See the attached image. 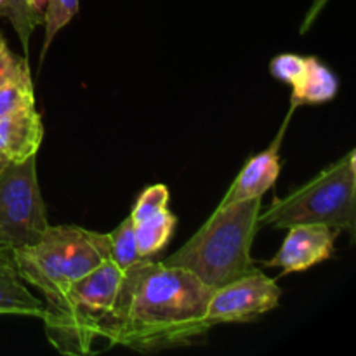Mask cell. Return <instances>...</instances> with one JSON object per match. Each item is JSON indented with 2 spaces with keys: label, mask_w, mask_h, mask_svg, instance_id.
I'll use <instances>...</instances> for the list:
<instances>
[{
  "label": "cell",
  "mask_w": 356,
  "mask_h": 356,
  "mask_svg": "<svg viewBox=\"0 0 356 356\" xmlns=\"http://www.w3.org/2000/svg\"><path fill=\"white\" fill-rule=\"evenodd\" d=\"M356 152L323 169L313 179L261 211L259 228L287 229L296 225H323L355 235Z\"/></svg>",
  "instance_id": "cell-5"
},
{
  "label": "cell",
  "mask_w": 356,
  "mask_h": 356,
  "mask_svg": "<svg viewBox=\"0 0 356 356\" xmlns=\"http://www.w3.org/2000/svg\"><path fill=\"white\" fill-rule=\"evenodd\" d=\"M138 252L143 259L152 257L167 245L176 228V216L167 207L156 209L138 219H131Z\"/></svg>",
  "instance_id": "cell-13"
},
{
  "label": "cell",
  "mask_w": 356,
  "mask_h": 356,
  "mask_svg": "<svg viewBox=\"0 0 356 356\" xmlns=\"http://www.w3.org/2000/svg\"><path fill=\"white\" fill-rule=\"evenodd\" d=\"M49 228L37 176V156L9 162L0 172V243L33 245Z\"/></svg>",
  "instance_id": "cell-6"
},
{
  "label": "cell",
  "mask_w": 356,
  "mask_h": 356,
  "mask_svg": "<svg viewBox=\"0 0 356 356\" xmlns=\"http://www.w3.org/2000/svg\"><path fill=\"white\" fill-rule=\"evenodd\" d=\"M263 197L219 204L197 233L163 263L218 289L256 270L250 249L259 232Z\"/></svg>",
  "instance_id": "cell-3"
},
{
  "label": "cell",
  "mask_w": 356,
  "mask_h": 356,
  "mask_svg": "<svg viewBox=\"0 0 356 356\" xmlns=\"http://www.w3.org/2000/svg\"><path fill=\"white\" fill-rule=\"evenodd\" d=\"M7 47V44H6V38L2 37V33H0V51H2V49H6Z\"/></svg>",
  "instance_id": "cell-21"
},
{
  "label": "cell",
  "mask_w": 356,
  "mask_h": 356,
  "mask_svg": "<svg viewBox=\"0 0 356 356\" xmlns=\"http://www.w3.org/2000/svg\"><path fill=\"white\" fill-rule=\"evenodd\" d=\"M292 87L291 110L306 104H322L334 99L339 89L337 76L320 59L306 58V68Z\"/></svg>",
  "instance_id": "cell-12"
},
{
  "label": "cell",
  "mask_w": 356,
  "mask_h": 356,
  "mask_svg": "<svg viewBox=\"0 0 356 356\" xmlns=\"http://www.w3.org/2000/svg\"><path fill=\"white\" fill-rule=\"evenodd\" d=\"M280 296L282 291L277 280L256 268L222 287L212 289L207 305V322L212 327L219 323L252 322L277 308Z\"/></svg>",
  "instance_id": "cell-7"
},
{
  "label": "cell",
  "mask_w": 356,
  "mask_h": 356,
  "mask_svg": "<svg viewBox=\"0 0 356 356\" xmlns=\"http://www.w3.org/2000/svg\"><path fill=\"white\" fill-rule=\"evenodd\" d=\"M14 257L23 280L47 302L110 259V240L82 226L49 225L33 245L14 249Z\"/></svg>",
  "instance_id": "cell-4"
},
{
  "label": "cell",
  "mask_w": 356,
  "mask_h": 356,
  "mask_svg": "<svg viewBox=\"0 0 356 356\" xmlns=\"http://www.w3.org/2000/svg\"><path fill=\"white\" fill-rule=\"evenodd\" d=\"M7 163H9V162H7V160L3 159L2 155H0V172H2V170L6 169V165H7Z\"/></svg>",
  "instance_id": "cell-20"
},
{
  "label": "cell",
  "mask_w": 356,
  "mask_h": 356,
  "mask_svg": "<svg viewBox=\"0 0 356 356\" xmlns=\"http://www.w3.org/2000/svg\"><path fill=\"white\" fill-rule=\"evenodd\" d=\"M287 229L280 250L264 263L266 266L282 268L284 273H296L332 257L339 232L323 225H296Z\"/></svg>",
  "instance_id": "cell-8"
},
{
  "label": "cell",
  "mask_w": 356,
  "mask_h": 356,
  "mask_svg": "<svg viewBox=\"0 0 356 356\" xmlns=\"http://www.w3.org/2000/svg\"><path fill=\"white\" fill-rule=\"evenodd\" d=\"M24 65H28L26 56L24 58H17L16 54H13L9 51V47L2 49L0 51V86H3L13 76H16Z\"/></svg>",
  "instance_id": "cell-19"
},
{
  "label": "cell",
  "mask_w": 356,
  "mask_h": 356,
  "mask_svg": "<svg viewBox=\"0 0 356 356\" xmlns=\"http://www.w3.org/2000/svg\"><path fill=\"white\" fill-rule=\"evenodd\" d=\"M28 2H30V3H33V6H37V3H35V0H28Z\"/></svg>",
  "instance_id": "cell-22"
},
{
  "label": "cell",
  "mask_w": 356,
  "mask_h": 356,
  "mask_svg": "<svg viewBox=\"0 0 356 356\" xmlns=\"http://www.w3.org/2000/svg\"><path fill=\"white\" fill-rule=\"evenodd\" d=\"M110 240V261L122 271L134 266L143 257L138 252V243H136L134 228H132L131 218L122 221L111 233H108Z\"/></svg>",
  "instance_id": "cell-16"
},
{
  "label": "cell",
  "mask_w": 356,
  "mask_h": 356,
  "mask_svg": "<svg viewBox=\"0 0 356 356\" xmlns=\"http://www.w3.org/2000/svg\"><path fill=\"white\" fill-rule=\"evenodd\" d=\"M44 308L19 275L13 247L0 243V315L42 318Z\"/></svg>",
  "instance_id": "cell-11"
},
{
  "label": "cell",
  "mask_w": 356,
  "mask_h": 356,
  "mask_svg": "<svg viewBox=\"0 0 356 356\" xmlns=\"http://www.w3.org/2000/svg\"><path fill=\"white\" fill-rule=\"evenodd\" d=\"M0 17H6L13 24L26 56L31 33L37 24L42 23V14L38 13V7L28 0H0Z\"/></svg>",
  "instance_id": "cell-15"
},
{
  "label": "cell",
  "mask_w": 356,
  "mask_h": 356,
  "mask_svg": "<svg viewBox=\"0 0 356 356\" xmlns=\"http://www.w3.org/2000/svg\"><path fill=\"white\" fill-rule=\"evenodd\" d=\"M42 139L44 125L35 106L0 117V155L7 162H24L37 156Z\"/></svg>",
  "instance_id": "cell-10"
},
{
  "label": "cell",
  "mask_w": 356,
  "mask_h": 356,
  "mask_svg": "<svg viewBox=\"0 0 356 356\" xmlns=\"http://www.w3.org/2000/svg\"><path fill=\"white\" fill-rule=\"evenodd\" d=\"M124 271L110 259L44 302L45 336L63 355L94 356L117 346L113 308Z\"/></svg>",
  "instance_id": "cell-2"
},
{
  "label": "cell",
  "mask_w": 356,
  "mask_h": 356,
  "mask_svg": "<svg viewBox=\"0 0 356 356\" xmlns=\"http://www.w3.org/2000/svg\"><path fill=\"white\" fill-rule=\"evenodd\" d=\"M212 289L191 271L146 259L124 271L113 308L117 346L153 353L191 346L212 329Z\"/></svg>",
  "instance_id": "cell-1"
},
{
  "label": "cell",
  "mask_w": 356,
  "mask_h": 356,
  "mask_svg": "<svg viewBox=\"0 0 356 356\" xmlns=\"http://www.w3.org/2000/svg\"><path fill=\"white\" fill-rule=\"evenodd\" d=\"M80 9V0H47V9L42 16V23L45 26L44 45H42V59L47 54V49L58 31H61Z\"/></svg>",
  "instance_id": "cell-17"
},
{
  "label": "cell",
  "mask_w": 356,
  "mask_h": 356,
  "mask_svg": "<svg viewBox=\"0 0 356 356\" xmlns=\"http://www.w3.org/2000/svg\"><path fill=\"white\" fill-rule=\"evenodd\" d=\"M306 68V58L298 54H280L271 59L270 72L280 82L294 86Z\"/></svg>",
  "instance_id": "cell-18"
},
{
  "label": "cell",
  "mask_w": 356,
  "mask_h": 356,
  "mask_svg": "<svg viewBox=\"0 0 356 356\" xmlns=\"http://www.w3.org/2000/svg\"><path fill=\"white\" fill-rule=\"evenodd\" d=\"M292 113H294V110L289 111L287 118H285L277 139H275V143H271L270 148L254 155L252 159L242 167V170L238 172L236 179L233 181L229 190L226 191L221 204H233V202L250 200V198L263 197V195L277 183L278 174H280V155H278V148H280L282 139H284V131L289 125Z\"/></svg>",
  "instance_id": "cell-9"
},
{
  "label": "cell",
  "mask_w": 356,
  "mask_h": 356,
  "mask_svg": "<svg viewBox=\"0 0 356 356\" xmlns=\"http://www.w3.org/2000/svg\"><path fill=\"white\" fill-rule=\"evenodd\" d=\"M35 106V89L30 68L24 65L16 76L0 86V117Z\"/></svg>",
  "instance_id": "cell-14"
}]
</instances>
